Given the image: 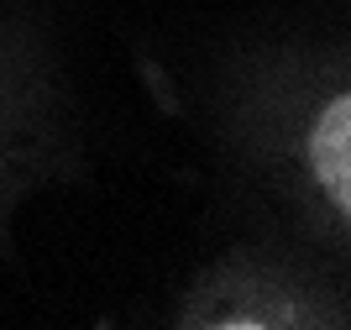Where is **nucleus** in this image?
<instances>
[{
	"label": "nucleus",
	"mask_w": 351,
	"mask_h": 330,
	"mask_svg": "<svg viewBox=\"0 0 351 330\" xmlns=\"http://www.w3.org/2000/svg\"><path fill=\"white\" fill-rule=\"evenodd\" d=\"M309 168H315L320 189L336 200V210L346 215L351 210V100L346 95H336V100L320 110V121H315Z\"/></svg>",
	"instance_id": "nucleus-1"
}]
</instances>
